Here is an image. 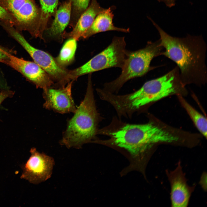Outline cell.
Instances as JSON below:
<instances>
[{
    "mask_svg": "<svg viewBox=\"0 0 207 207\" xmlns=\"http://www.w3.org/2000/svg\"><path fill=\"white\" fill-rule=\"evenodd\" d=\"M150 20L159 34V39L164 48L161 55L177 64L183 84L200 85L206 83L207 46L202 37L189 34L182 38L173 37Z\"/></svg>",
    "mask_w": 207,
    "mask_h": 207,
    "instance_id": "6da1fadb",
    "label": "cell"
},
{
    "mask_svg": "<svg viewBox=\"0 0 207 207\" xmlns=\"http://www.w3.org/2000/svg\"><path fill=\"white\" fill-rule=\"evenodd\" d=\"M177 66L163 76L145 83L138 90L122 95H113L110 103L120 115L185 90Z\"/></svg>",
    "mask_w": 207,
    "mask_h": 207,
    "instance_id": "7a4b0ae2",
    "label": "cell"
},
{
    "mask_svg": "<svg viewBox=\"0 0 207 207\" xmlns=\"http://www.w3.org/2000/svg\"><path fill=\"white\" fill-rule=\"evenodd\" d=\"M74 113L68 121L66 129L59 143L69 149H79L91 141L96 132L97 115L90 75L84 98Z\"/></svg>",
    "mask_w": 207,
    "mask_h": 207,
    "instance_id": "3957f363",
    "label": "cell"
},
{
    "mask_svg": "<svg viewBox=\"0 0 207 207\" xmlns=\"http://www.w3.org/2000/svg\"><path fill=\"white\" fill-rule=\"evenodd\" d=\"M109 134L113 143L135 157L141 155L157 143H172L178 139L177 136L150 122L127 124Z\"/></svg>",
    "mask_w": 207,
    "mask_h": 207,
    "instance_id": "277c9868",
    "label": "cell"
},
{
    "mask_svg": "<svg viewBox=\"0 0 207 207\" xmlns=\"http://www.w3.org/2000/svg\"><path fill=\"white\" fill-rule=\"evenodd\" d=\"M163 50L160 39L148 42L144 47L137 50H127L121 74L114 80L106 83L103 89L112 93H117L128 80L145 75L150 70L152 60L161 55Z\"/></svg>",
    "mask_w": 207,
    "mask_h": 207,
    "instance_id": "5b68a950",
    "label": "cell"
},
{
    "mask_svg": "<svg viewBox=\"0 0 207 207\" xmlns=\"http://www.w3.org/2000/svg\"><path fill=\"white\" fill-rule=\"evenodd\" d=\"M124 37H115L110 44L82 66L70 71L71 80L82 75L112 67L121 68L127 50Z\"/></svg>",
    "mask_w": 207,
    "mask_h": 207,
    "instance_id": "8992f818",
    "label": "cell"
},
{
    "mask_svg": "<svg viewBox=\"0 0 207 207\" xmlns=\"http://www.w3.org/2000/svg\"><path fill=\"white\" fill-rule=\"evenodd\" d=\"M0 5L11 16L16 29L42 39L40 32L41 10L35 0H0Z\"/></svg>",
    "mask_w": 207,
    "mask_h": 207,
    "instance_id": "52a82bcc",
    "label": "cell"
},
{
    "mask_svg": "<svg viewBox=\"0 0 207 207\" xmlns=\"http://www.w3.org/2000/svg\"><path fill=\"white\" fill-rule=\"evenodd\" d=\"M6 30L24 47L35 63L44 70L52 80L59 83L60 87L65 86L66 83L71 80L69 71L60 66L49 54L32 46L14 27L9 26Z\"/></svg>",
    "mask_w": 207,
    "mask_h": 207,
    "instance_id": "ba28073f",
    "label": "cell"
},
{
    "mask_svg": "<svg viewBox=\"0 0 207 207\" xmlns=\"http://www.w3.org/2000/svg\"><path fill=\"white\" fill-rule=\"evenodd\" d=\"M30 152L31 156L22 166L23 172L21 178L37 184L51 177L55 161L52 157L39 152L35 148H32Z\"/></svg>",
    "mask_w": 207,
    "mask_h": 207,
    "instance_id": "9c48e42d",
    "label": "cell"
},
{
    "mask_svg": "<svg viewBox=\"0 0 207 207\" xmlns=\"http://www.w3.org/2000/svg\"><path fill=\"white\" fill-rule=\"evenodd\" d=\"M7 57L1 61L18 71L43 90L53 85V82L48 74L36 63L24 60L6 51Z\"/></svg>",
    "mask_w": 207,
    "mask_h": 207,
    "instance_id": "30bf717a",
    "label": "cell"
},
{
    "mask_svg": "<svg viewBox=\"0 0 207 207\" xmlns=\"http://www.w3.org/2000/svg\"><path fill=\"white\" fill-rule=\"evenodd\" d=\"M72 81L66 86L54 88L51 87L43 90L45 102L44 108L61 114L74 113L76 109L72 95Z\"/></svg>",
    "mask_w": 207,
    "mask_h": 207,
    "instance_id": "8fae6325",
    "label": "cell"
},
{
    "mask_svg": "<svg viewBox=\"0 0 207 207\" xmlns=\"http://www.w3.org/2000/svg\"><path fill=\"white\" fill-rule=\"evenodd\" d=\"M171 187L170 199L172 206L186 207L193 188L187 183L180 162L173 171L167 172Z\"/></svg>",
    "mask_w": 207,
    "mask_h": 207,
    "instance_id": "7c38bea8",
    "label": "cell"
},
{
    "mask_svg": "<svg viewBox=\"0 0 207 207\" xmlns=\"http://www.w3.org/2000/svg\"><path fill=\"white\" fill-rule=\"evenodd\" d=\"M105 9L100 5L97 0H91L86 9L81 14L72 30L64 32L62 38H72L78 40L92 24L96 16Z\"/></svg>",
    "mask_w": 207,
    "mask_h": 207,
    "instance_id": "4fadbf2b",
    "label": "cell"
},
{
    "mask_svg": "<svg viewBox=\"0 0 207 207\" xmlns=\"http://www.w3.org/2000/svg\"><path fill=\"white\" fill-rule=\"evenodd\" d=\"M113 17L111 7L105 9L96 16L91 26L82 37L87 39L97 33L108 31L114 30L126 33L129 32V28H119L115 26L113 23Z\"/></svg>",
    "mask_w": 207,
    "mask_h": 207,
    "instance_id": "5bb4252c",
    "label": "cell"
},
{
    "mask_svg": "<svg viewBox=\"0 0 207 207\" xmlns=\"http://www.w3.org/2000/svg\"><path fill=\"white\" fill-rule=\"evenodd\" d=\"M71 9V0H66L60 5L51 25L45 31L48 36L52 38L62 37L64 31L70 21Z\"/></svg>",
    "mask_w": 207,
    "mask_h": 207,
    "instance_id": "9a60e30c",
    "label": "cell"
},
{
    "mask_svg": "<svg viewBox=\"0 0 207 207\" xmlns=\"http://www.w3.org/2000/svg\"><path fill=\"white\" fill-rule=\"evenodd\" d=\"M58 3V0H40L41 14L40 32L42 38L50 18L55 15Z\"/></svg>",
    "mask_w": 207,
    "mask_h": 207,
    "instance_id": "2e32d148",
    "label": "cell"
},
{
    "mask_svg": "<svg viewBox=\"0 0 207 207\" xmlns=\"http://www.w3.org/2000/svg\"><path fill=\"white\" fill-rule=\"evenodd\" d=\"M182 106L201 133L206 138L207 136V121L206 118L199 113L189 104L182 97H179Z\"/></svg>",
    "mask_w": 207,
    "mask_h": 207,
    "instance_id": "e0dca14e",
    "label": "cell"
},
{
    "mask_svg": "<svg viewBox=\"0 0 207 207\" xmlns=\"http://www.w3.org/2000/svg\"><path fill=\"white\" fill-rule=\"evenodd\" d=\"M77 47L76 40L70 38L63 46L55 60L63 67L70 64L73 60Z\"/></svg>",
    "mask_w": 207,
    "mask_h": 207,
    "instance_id": "ac0fdd59",
    "label": "cell"
},
{
    "mask_svg": "<svg viewBox=\"0 0 207 207\" xmlns=\"http://www.w3.org/2000/svg\"><path fill=\"white\" fill-rule=\"evenodd\" d=\"M91 0H71V9L69 25L73 28L81 14L88 7Z\"/></svg>",
    "mask_w": 207,
    "mask_h": 207,
    "instance_id": "d6986e66",
    "label": "cell"
},
{
    "mask_svg": "<svg viewBox=\"0 0 207 207\" xmlns=\"http://www.w3.org/2000/svg\"><path fill=\"white\" fill-rule=\"evenodd\" d=\"M0 20L7 22L14 26V21L10 14L0 5Z\"/></svg>",
    "mask_w": 207,
    "mask_h": 207,
    "instance_id": "ffe728a7",
    "label": "cell"
},
{
    "mask_svg": "<svg viewBox=\"0 0 207 207\" xmlns=\"http://www.w3.org/2000/svg\"><path fill=\"white\" fill-rule=\"evenodd\" d=\"M13 94L10 91H3L0 93V105L3 101L6 98L11 97Z\"/></svg>",
    "mask_w": 207,
    "mask_h": 207,
    "instance_id": "44dd1931",
    "label": "cell"
},
{
    "mask_svg": "<svg viewBox=\"0 0 207 207\" xmlns=\"http://www.w3.org/2000/svg\"><path fill=\"white\" fill-rule=\"evenodd\" d=\"M159 2L164 3L168 7H171L174 6L177 0H157Z\"/></svg>",
    "mask_w": 207,
    "mask_h": 207,
    "instance_id": "7402d4cb",
    "label": "cell"
},
{
    "mask_svg": "<svg viewBox=\"0 0 207 207\" xmlns=\"http://www.w3.org/2000/svg\"><path fill=\"white\" fill-rule=\"evenodd\" d=\"M6 51L0 47V62L1 60L5 59L7 57L6 54Z\"/></svg>",
    "mask_w": 207,
    "mask_h": 207,
    "instance_id": "603a6c76",
    "label": "cell"
}]
</instances>
